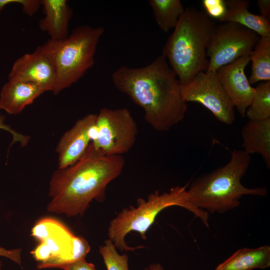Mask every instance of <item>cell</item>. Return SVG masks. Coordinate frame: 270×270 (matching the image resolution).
Masks as SVG:
<instances>
[{
	"mask_svg": "<svg viewBox=\"0 0 270 270\" xmlns=\"http://www.w3.org/2000/svg\"><path fill=\"white\" fill-rule=\"evenodd\" d=\"M112 80L120 92L144 110L145 120L154 130L168 131L184 118L187 103L177 76L162 54L142 67H119Z\"/></svg>",
	"mask_w": 270,
	"mask_h": 270,
	"instance_id": "1",
	"label": "cell"
},
{
	"mask_svg": "<svg viewBox=\"0 0 270 270\" xmlns=\"http://www.w3.org/2000/svg\"><path fill=\"white\" fill-rule=\"evenodd\" d=\"M124 164L122 156L103 154L90 143L77 162L54 172L48 210L68 216L83 215L94 200H105L107 186L121 174Z\"/></svg>",
	"mask_w": 270,
	"mask_h": 270,
	"instance_id": "2",
	"label": "cell"
},
{
	"mask_svg": "<svg viewBox=\"0 0 270 270\" xmlns=\"http://www.w3.org/2000/svg\"><path fill=\"white\" fill-rule=\"evenodd\" d=\"M250 162V155L244 150H234L226 164L192 181L187 190L190 202L206 212L223 213L238 206L244 195L266 196V188H248L241 182Z\"/></svg>",
	"mask_w": 270,
	"mask_h": 270,
	"instance_id": "3",
	"label": "cell"
},
{
	"mask_svg": "<svg viewBox=\"0 0 270 270\" xmlns=\"http://www.w3.org/2000/svg\"><path fill=\"white\" fill-rule=\"evenodd\" d=\"M216 26L205 12L194 7L185 9L162 54L180 85L198 72L206 71L209 63L206 49Z\"/></svg>",
	"mask_w": 270,
	"mask_h": 270,
	"instance_id": "4",
	"label": "cell"
},
{
	"mask_svg": "<svg viewBox=\"0 0 270 270\" xmlns=\"http://www.w3.org/2000/svg\"><path fill=\"white\" fill-rule=\"evenodd\" d=\"M176 186L168 192L160 193L158 190L149 194L146 200L139 198L137 206L124 208L110 222L108 228V239L121 251H134L142 246L131 247L125 242V236L130 232L140 234L146 240V234L154 224L158 214L164 209L177 206L192 212L208 226V213L196 208L190 202L186 186Z\"/></svg>",
	"mask_w": 270,
	"mask_h": 270,
	"instance_id": "5",
	"label": "cell"
},
{
	"mask_svg": "<svg viewBox=\"0 0 270 270\" xmlns=\"http://www.w3.org/2000/svg\"><path fill=\"white\" fill-rule=\"evenodd\" d=\"M104 32L102 26H80L66 38L49 39L41 46L55 67L56 80L54 94L78 82L94 66L98 45Z\"/></svg>",
	"mask_w": 270,
	"mask_h": 270,
	"instance_id": "6",
	"label": "cell"
},
{
	"mask_svg": "<svg viewBox=\"0 0 270 270\" xmlns=\"http://www.w3.org/2000/svg\"><path fill=\"white\" fill-rule=\"evenodd\" d=\"M31 236L38 244L30 252L38 268H58L85 259L90 250L86 240L56 219L46 218L33 226Z\"/></svg>",
	"mask_w": 270,
	"mask_h": 270,
	"instance_id": "7",
	"label": "cell"
},
{
	"mask_svg": "<svg viewBox=\"0 0 270 270\" xmlns=\"http://www.w3.org/2000/svg\"><path fill=\"white\" fill-rule=\"evenodd\" d=\"M137 124L127 108H103L96 114L91 144L106 156H122L136 143Z\"/></svg>",
	"mask_w": 270,
	"mask_h": 270,
	"instance_id": "8",
	"label": "cell"
},
{
	"mask_svg": "<svg viewBox=\"0 0 270 270\" xmlns=\"http://www.w3.org/2000/svg\"><path fill=\"white\" fill-rule=\"evenodd\" d=\"M259 38L256 32L237 23L216 25L206 49L210 58L206 72H216L240 57L250 56Z\"/></svg>",
	"mask_w": 270,
	"mask_h": 270,
	"instance_id": "9",
	"label": "cell"
},
{
	"mask_svg": "<svg viewBox=\"0 0 270 270\" xmlns=\"http://www.w3.org/2000/svg\"><path fill=\"white\" fill-rule=\"evenodd\" d=\"M180 90L182 98L186 103L200 104L223 124L230 125L234 122V107L216 72H200L189 82L180 85Z\"/></svg>",
	"mask_w": 270,
	"mask_h": 270,
	"instance_id": "10",
	"label": "cell"
},
{
	"mask_svg": "<svg viewBox=\"0 0 270 270\" xmlns=\"http://www.w3.org/2000/svg\"><path fill=\"white\" fill-rule=\"evenodd\" d=\"M8 78L32 82L44 92H53L56 74L53 63L40 46L32 52L24 54L14 62Z\"/></svg>",
	"mask_w": 270,
	"mask_h": 270,
	"instance_id": "11",
	"label": "cell"
},
{
	"mask_svg": "<svg viewBox=\"0 0 270 270\" xmlns=\"http://www.w3.org/2000/svg\"><path fill=\"white\" fill-rule=\"evenodd\" d=\"M250 62V56H244L220 67L216 71L226 92L242 116H245L255 91L244 72L245 68Z\"/></svg>",
	"mask_w": 270,
	"mask_h": 270,
	"instance_id": "12",
	"label": "cell"
},
{
	"mask_svg": "<svg viewBox=\"0 0 270 270\" xmlns=\"http://www.w3.org/2000/svg\"><path fill=\"white\" fill-rule=\"evenodd\" d=\"M96 117V114H86L62 136L56 148L58 168L74 164L84 155L92 141Z\"/></svg>",
	"mask_w": 270,
	"mask_h": 270,
	"instance_id": "13",
	"label": "cell"
},
{
	"mask_svg": "<svg viewBox=\"0 0 270 270\" xmlns=\"http://www.w3.org/2000/svg\"><path fill=\"white\" fill-rule=\"evenodd\" d=\"M44 92L36 84L8 79L0 92V110L10 114H18Z\"/></svg>",
	"mask_w": 270,
	"mask_h": 270,
	"instance_id": "14",
	"label": "cell"
},
{
	"mask_svg": "<svg viewBox=\"0 0 270 270\" xmlns=\"http://www.w3.org/2000/svg\"><path fill=\"white\" fill-rule=\"evenodd\" d=\"M44 16L38 22L40 28L46 32L50 40L66 38L69 34V24L73 14L66 0H42Z\"/></svg>",
	"mask_w": 270,
	"mask_h": 270,
	"instance_id": "15",
	"label": "cell"
},
{
	"mask_svg": "<svg viewBox=\"0 0 270 270\" xmlns=\"http://www.w3.org/2000/svg\"><path fill=\"white\" fill-rule=\"evenodd\" d=\"M241 136L244 151L248 154H260L270 168V118L258 121L248 120L243 126Z\"/></svg>",
	"mask_w": 270,
	"mask_h": 270,
	"instance_id": "16",
	"label": "cell"
},
{
	"mask_svg": "<svg viewBox=\"0 0 270 270\" xmlns=\"http://www.w3.org/2000/svg\"><path fill=\"white\" fill-rule=\"evenodd\" d=\"M226 11L219 21L238 24L256 32L260 37L270 36V20L251 13L248 0H226Z\"/></svg>",
	"mask_w": 270,
	"mask_h": 270,
	"instance_id": "17",
	"label": "cell"
},
{
	"mask_svg": "<svg viewBox=\"0 0 270 270\" xmlns=\"http://www.w3.org/2000/svg\"><path fill=\"white\" fill-rule=\"evenodd\" d=\"M270 266V246L242 248L219 264L214 270H252Z\"/></svg>",
	"mask_w": 270,
	"mask_h": 270,
	"instance_id": "18",
	"label": "cell"
},
{
	"mask_svg": "<svg viewBox=\"0 0 270 270\" xmlns=\"http://www.w3.org/2000/svg\"><path fill=\"white\" fill-rule=\"evenodd\" d=\"M156 22L164 32L176 26L185 9L180 0H149Z\"/></svg>",
	"mask_w": 270,
	"mask_h": 270,
	"instance_id": "19",
	"label": "cell"
},
{
	"mask_svg": "<svg viewBox=\"0 0 270 270\" xmlns=\"http://www.w3.org/2000/svg\"><path fill=\"white\" fill-rule=\"evenodd\" d=\"M252 73L248 81L253 84L270 80V36L260 37L251 52Z\"/></svg>",
	"mask_w": 270,
	"mask_h": 270,
	"instance_id": "20",
	"label": "cell"
},
{
	"mask_svg": "<svg viewBox=\"0 0 270 270\" xmlns=\"http://www.w3.org/2000/svg\"><path fill=\"white\" fill-rule=\"evenodd\" d=\"M254 89L253 98L245 116L248 120L254 121L270 118V80L262 82Z\"/></svg>",
	"mask_w": 270,
	"mask_h": 270,
	"instance_id": "21",
	"label": "cell"
},
{
	"mask_svg": "<svg viewBox=\"0 0 270 270\" xmlns=\"http://www.w3.org/2000/svg\"><path fill=\"white\" fill-rule=\"evenodd\" d=\"M116 248L109 239L106 240L104 245L100 247L99 252L107 270H129L128 256L126 254H120Z\"/></svg>",
	"mask_w": 270,
	"mask_h": 270,
	"instance_id": "22",
	"label": "cell"
},
{
	"mask_svg": "<svg viewBox=\"0 0 270 270\" xmlns=\"http://www.w3.org/2000/svg\"><path fill=\"white\" fill-rule=\"evenodd\" d=\"M203 6L208 16L219 20L224 16L226 11L225 0H203Z\"/></svg>",
	"mask_w": 270,
	"mask_h": 270,
	"instance_id": "23",
	"label": "cell"
},
{
	"mask_svg": "<svg viewBox=\"0 0 270 270\" xmlns=\"http://www.w3.org/2000/svg\"><path fill=\"white\" fill-rule=\"evenodd\" d=\"M4 116L0 114V129H2L9 132L12 136V141L10 146L16 142H20L22 146H26L30 140V137L16 132L10 126L4 124Z\"/></svg>",
	"mask_w": 270,
	"mask_h": 270,
	"instance_id": "24",
	"label": "cell"
},
{
	"mask_svg": "<svg viewBox=\"0 0 270 270\" xmlns=\"http://www.w3.org/2000/svg\"><path fill=\"white\" fill-rule=\"evenodd\" d=\"M64 270H96L94 266L82 259L64 265L60 268Z\"/></svg>",
	"mask_w": 270,
	"mask_h": 270,
	"instance_id": "25",
	"label": "cell"
},
{
	"mask_svg": "<svg viewBox=\"0 0 270 270\" xmlns=\"http://www.w3.org/2000/svg\"><path fill=\"white\" fill-rule=\"evenodd\" d=\"M21 251L20 248L6 250L0 246V256L7 258L21 266Z\"/></svg>",
	"mask_w": 270,
	"mask_h": 270,
	"instance_id": "26",
	"label": "cell"
},
{
	"mask_svg": "<svg viewBox=\"0 0 270 270\" xmlns=\"http://www.w3.org/2000/svg\"><path fill=\"white\" fill-rule=\"evenodd\" d=\"M257 4L260 16L270 20V0H258Z\"/></svg>",
	"mask_w": 270,
	"mask_h": 270,
	"instance_id": "27",
	"label": "cell"
},
{
	"mask_svg": "<svg viewBox=\"0 0 270 270\" xmlns=\"http://www.w3.org/2000/svg\"><path fill=\"white\" fill-rule=\"evenodd\" d=\"M22 0H0V14L4 8L10 4H20Z\"/></svg>",
	"mask_w": 270,
	"mask_h": 270,
	"instance_id": "28",
	"label": "cell"
},
{
	"mask_svg": "<svg viewBox=\"0 0 270 270\" xmlns=\"http://www.w3.org/2000/svg\"><path fill=\"white\" fill-rule=\"evenodd\" d=\"M144 270H164V268L160 264H154Z\"/></svg>",
	"mask_w": 270,
	"mask_h": 270,
	"instance_id": "29",
	"label": "cell"
},
{
	"mask_svg": "<svg viewBox=\"0 0 270 270\" xmlns=\"http://www.w3.org/2000/svg\"><path fill=\"white\" fill-rule=\"evenodd\" d=\"M2 264L1 261L0 260V270H2Z\"/></svg>",
	"mask_w": 270,
	"mask_h": 270,
	"instance_id": "30",
	"label": "cell"
}]
</instances>
